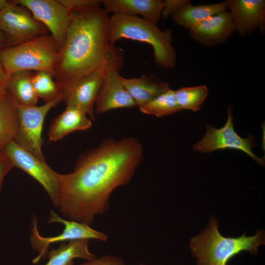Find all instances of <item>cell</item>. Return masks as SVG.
<instances>
[{
    "instance_id": "1",
    "label": "cell",
    "mask_w": 265,
    "mask_h": 265,
    "mask_svg": "<svg viewBox=\"0 0 265 265\" xmlns=\"http://www.w3.org/2000/svg\"><path fill=\"white\" fill-rule=\"evenodd\" d=\"M136 138H108L81 155L73 172L59 174L56 207L70 220L90 225L109 207L118 187L128 184L143 157Z\"/></svg>"
},
{
    "instance_id": "2",
    "label": "cell",
    "mask_w": 265,
    "mask_h": 265,
    "mask_svg": "<svg viewBox=\"0 0 265 265\" xmlns=\"http://www.w3.org/2000/svg\"><path fill=\"white\" fill-rule=\"evenodd\" d=\"M70 12L71 23L53 74L62 90L120 52L110 42L107 27L109 16L104 8L88 6Z\"/></svg>"
},
{
    "instance_id": "3",
    "label": "cell",
    "mask_w": 265,
    "mask_h": 265,
    "mask_svg": "<svg viewBox=\"0 0 265 265\" xmlns=\"http://www.w3.org/2000/svg\"><path fill=\"white\" fill-rule=\"evenodd\" d=\"M107 27L112 45L122 38L147 43L153 49L157 65L168 69L175 67L176 52L171 43V29L161 30L157 24L143 18L120 14L109 17Z\"/></svg>"
},
{
    "instance_id": "4",
    "label": "cell",
    "mask_w": 265,
    "mask_h": 265,
    "mask_svg": "<svg viewBox=\"0 0 265 265\" xmlns=\"http://www.w3.org/2000/svg\"><path fill=\"white\" fill-rule=\"evenodd\" d=\"M264 244L263 231L253 236H222L218 231V222L212 216L207 227L190 240L189 246L196 265H226L229 259L240 252L247 251L256 255L258 247Z\"/></svg>"
},
{
    "instance_id": "5",
    "label": "cell",
    "mask_w": 265,
    "mask_h": 265,
    "mask_svg": "<svg viewBox=\"0 0 265 265\" xmlns=\"http://www.w3.org/2000/svg\"><path fill=\"white\" fill-rule=\"evenodd\" d=\"M58 46L49 34L19 45L0 49V62L9 73L47 71L54 74L59 52Z\"/></svg>"
},
{
    "instance_id": "6",
    "label": "cell",
    "mask_w": 265,
    "mask_h": 265,
    "mask_svg": "<svg viewBox=\"0 0 265 265\" xmlns=\"http://www.w3.org/2000/svg\"><path fill=\"white\" fill-rule=\"evenodd\" d=\"M63 100L62 92L53 100L40 106L16 103L18 128L14 141L40 159L45 161L42 153V133L48 112Z\"/></svg>"
},
{
    "instance_id": "7",
    "label": "cell",
    "mask_w": 265,
    "mask_h": 265,
    "mask_svg": "<svg viewBox=\"0 0 265 265\" xmlns=\"http://www.w3.org/2000/svg\"><path fill=\"white\" fill-rule=\"evenodd\" d=\"M0 30L4 36L3 48L19 45L48 32L27 8L10 0L0 10Z\"/></svg>"
},
{
    "instance_id": "8",
    "label": "cell",
    "mask_w": 265,
    "mask_h": 265,
    "mask_svg": "<svg viewBox=\"0 0 265 265\" xmlns=\"http://www.w3.org/2000/svg\"><path fill=\"white\" fill-rule=\"evenodd\" d=\"M232 110V107L230 106L228 109L227 121L223 127L216 129L208 124L206 125V133L194 144L193 151L210 153L221 149L240 150L249 156L259 164L264 165V159L256 156L252 152L255 146L254 137L249 136L247 138H242L235 131Z\"/></svg>"
},
{
    "instance_id": "9",
    "label": "cell",
    "mask_w": 265,
    "mask_h": 265,
    "mask_svg": "<svg viewBox=\"0 0 265 265\" xmlns=\"http://www.w3.org/2000/svg\"><path fill=\"white\" fill-rule=\"evenodd\" d=\"M49 223H61L64 225V229L61 233L56 236L43 237L38 232L36 221H34L31 241L39 255L32 261L33 264L37 263L47 255L48 248L51 244L80 239H96L106 241L108 239L106 234L93 229L89 225L75 220H65L53 211L50 212Z\"/></svg>"
},
{
    "instance_id": "10",
    "label": "cell",
    "mask_w": 265,
    "mask_h": 265,
    "mask_svg": "<svg viewBox=\"0 0 265 265\" xmlns=\"http://www.w3.org/2000/svg\"><path fill=\"white\" fill-rule=\"evenodd\" d=\"M3 151L14 166L24 170L44 187L56 207L59 173L50 167L46 161L40 159L14 140L8 144Z\"/></svg>"
},
{
    "instance_id": "11",
    "label": "cell",
    "mask_w": 265,
    "mask_h": 265,
    "mask_svg": "<svg viewBox=\"0 0 265 265\" xmlns=\"http://www.w3.org/2000/svg\"><path fill=\"white\" fill-rule=\"evenodd\" d=\"M12 2L27 8L47 29L59 50L65 41L71 23V12L58 0H12ZM60 51V50H59Z\"/></svg>"
},
{
    "instance_id": "12",
    "label": "cell",
    "mask_w": 265,
    "mask_h": 265,
    "mask_svg": "<svg viewBox=\"0 0 265 265\" xmlns=\"http://www.w3.org/2000/svg\"><path fill=\"white\" fill-rule=\"evenodd\" d=\"M120 52L109 62L98 94L94 110L101 114L112 109L136 106L120 80L119 70L122 65Z\"/></svg>"
},
{
    "instance_id": "13",
    "label": "cell",
    "mask_w": 265,
    "mask_h": 265,
    "mask_svg": "<svg viewBox=\"0 0 265 265\" xmlns=\"http://www.w3.org/2000/svg\"><path fill=\"white\" fill-rule=\"evenodd\" d=\"M117 54L92 72L62 90V101L66 106H74L84 112L91 119L95 120L94 108L98 94L108 64Z\"/></svg>"
},
{
    "instance_id": "14",
    "label": "cell",
    "mask_w": 265,
    "mask_h": 265,
    "mask_svg": "<svg viewBox=\"0 0 265 265\" xmlns=\"http://www.w3.org/2000/svg\"><path fill=\"white\" fill-rule=\"evenodd\" d=\"M235 31L241 36L252 34L257 29L264 33L265 27V0H227Z\"/></svg>"
},
{
    "instance_id": "15",
    "label": "cell",
    "mask_w": 265,
    "mask_h": 265,
    "mask_svg": "<svg viewBox=\"0 0 265 265\" xmlns=\"http://www.w3.org/2000/svg\"><path fill=\"white\" fill-rule=\"evenodd\" d=\"M188 29L193 39L201 44L211 47L224 42L235 31L230 13L226 10Z\"/></svg>"
},
{
    "instance_id": "16",
    "label": "cell",
    "mask_w": 265,
    "mask_h": 265,
    "mask_svg": "<svg viewBox=\"0 0 265 265\" xmlns=\"http://www.w3.org/2000/svg\"><path fill=\"white\" fill-rule=\"evenodd\" d=\"M102 3L108 13L140 15L143 19L156 24L161 17L164 6V0H104Z\"/></svg>"
},
{
    "instance_id": "17",
    "label": "cell",
    "mask_w": 265,
    "mask_h": 265,
    "mask_svg": "<svg viewBox=\"0 0 265 265\" xmlns=\"http://www.w3.org/2000/svg\"><path fill=\"white\" fill-rule=\"evenodd\" d=\"M92 122L82 111L72 106H66L65 109L55 118L49 127L48 138L50 142H55L77 131H85L91 128Z\"/></svg>"
},
{
    "instance_id": "18",
    "label": "cell",
    "mask_w": 265,
    "mask_h": 265,
    "mask_svg": "<svg viewBox=\"0 0 265 265\" xmlns=\"http://www.w3.org/2000/svg\"><path fill=\"white\" fill-rule=\"evenodd\" d=\"M120 80L138 107L169 89L168 83L154 81L145 75L130 79L120 76Z\"/></svg>"
},
{
    "instance_id": "19",
    "label": "cell",
    "mask_w": 265,
    "mask_h": 265,
    "mask_svg": "<svg viewBox=\"0 0 265 265\" xmlns=\"http://www.w3.org/2000/svg\"><path fill=\"white\" fill-rule=\"evenodd\" d=\"M226 9L225 1L199 5H192L189 2L179 8L171 16L177 25L189 29Z\"/></svg>"
},
{
    "instance_id": "20",
    "label": "cell",
    "mask_w": 265,
    "mask_h": 265,
    "mask_svg": "<svg viewBox=\"0 0 265 265\" xmlns=\"http://www.w3.org/2000/svg\"><path fill=\"white\" fill-rule=\"evenodd\" d=\"M17 128L16 103L6 91L0 96V151L14 140Z\"/></svg>"
},
{
    "instance_id": "21",
    "label": "cell",
    "mask_w": 265,
    "mask_h": 265,
    "mask_svg": "<svg viewBox=\"0 0 265 265\" xmlns=\"http://www.w3.org/2000/svg\"><path fill=\"white\" fill-rule=\"evenodd\" d=\"M31 71H17L10 74L7 92L15 102L23 106H36L38 102L32 82Z\"/></svg>"
},
{
    "instance_id": "22",
    "label": "cell",
    "mask_w": 265,
    "mask_h": 265,
    "mask_svg": "<svg viewBox=\"0 0 265 265\" xmlns=\"http://www.w3.org/2000/svg\"><path fill=\"white\" fill-rule=\"evenodd\" d=\"M89 240L80 239L63 242L57 249L48 254L49 260L45 265H73L75 258H80L88 261L96 258L88 249Z\"/></svg>"
},
{
    "instance_id": "23",
    "label": "cell",
    "mask_w": 265,
    "mask_h": 265,
    "mask_svg": "<svg viewBox=\"0 0 265 265\" xmlns=\"http://www.w3.org/2000/svg\"><path fill=\"white\" fill-rule=\"evenodd\" d=\"M138 108L143 113L158 117L171 115L181 110L176 101L175 90L170 88Z\"/></svg>"
},
{
    "instance_id": "24",
    "label": "cell",
    "mask_w": 265,
    "mask_h": 265,
    "mask_svg": "<svg viewBox=\"0 0 265 265\" xmlns=\"http://www.w3.org/2000/svg\"><path fill=\"white\" fill-rule=\"evenodd\" d=\"M32 82L37 98L45 103L53 100L62 92L53 74L47 71L33 73Z\"/></svg>"
},
{
    "instance_id": "25",
    "label": "cell",
    "mask_w": 265,
    "mask_h": 265,
    "mask_svg": "<svg viewBox=\"0 0 265 265\" xmlns=\"http://www.w3.org/2000/svg\"><path fill=\"white\" fill-rule=\"evenodd\" d=\"M208 95V88L202 85L187 87L175 90V95L180 110H189L194 112L200 110Z\"/></svg>"
},
{
    "instance_id": "26",
    "label": "cell",
    "mask_w": 265,
    "mask_h": 265,
    "mask_svg": "<svg viewBox=\"0 0 265 265\" xmlns=\"http://www.w3.org/2000/svg\"><path fill=\"white\" fill-rule=\"evenodd\" d=\"M58 1L70 11L77 8L85 7L100 6L101 0H58Z\"/></svg>"
},
{
    "instance_id": "27",
    "label": "cell",
    "mask_w": 265,
    "mask_h": 265,
    "mask_svg": "<svg viewBox=\"0 0 265 265\" xmlns=\"http://www.w3.org/2000/svg\"><path fill=\"white\" fill-rule=\"evenodd\" d=\"M14 167L11 160L4 151H0V192L5 177Z\"/></svg>"
},
{
    "instance_id": "28",
    "label": "cell",
    "mask_w": 265,
    "mask_h": 265,
    "mask_svg": "<svg viewBox=\"0 0 265 265\" xmlns=\"http://www.w3.org/2000/svg\"><path fill=\"white\" fill-rule=\"evenodd\" d=\"M190 2L188 0H164V6L161 13V16L166 18L171 15L179 8Z\"/></svg>"
},
{
    "instance_id": "29",
    "label": "cell",
    "mask_w": 265,
    "mask_h": 265,
    "mask_svg": "<svg viewBox=\"0 0 265 265\" xmlns=\"http://www.w3.org/2000/svg\"><path fill=\"white\" fill-rule=\"evenodd\" d=\"M80 265H126L120 258L111 256H104L94 259Z\"/></svg>"
},
{
    "instance_id": "30",
    "label": "cell",
    "mask_w": 265,
    "mask_h": 265,
    "mask_svg": "<svg viewBox=\"0 0 265 265\" xmlns=\"http://www.w3.org/2000/svg\"><path fill=\"white\" fill-rule=\"evenodd\" d=\"M10 74L4 68L0 62V96L7 91V87Z\"/></svg>"
},
{
    "instance_id": "31",
    "label": "cell",
    "mask_w": 265,
    "mask_h": 265,
    "mask_svg": "<svg viewBox=\"0 0 265 265\" xmlns=\"http://www.w3.org/2000/svg\"><path fill=\"white\" fill-rule=\"evenodd\" d=\"M4 44V36L2 32L0 30V49L3 48Z\"/></svg>"
},
{
    "instance_id": "32",
    "label": "cell",
    "mask_w": 265,
    "mask_h": 265,
    "mask_svg": "<svg viewBox=\"0 0 265 265\" xmlns=\"http://www.w3.org/2000/svg\"><path fill=\"white\" fill-rule=\"evenodd\" d=\"M7 2L8 0H0V10L7 4Z\"/></svg>"
}]
</instances>
